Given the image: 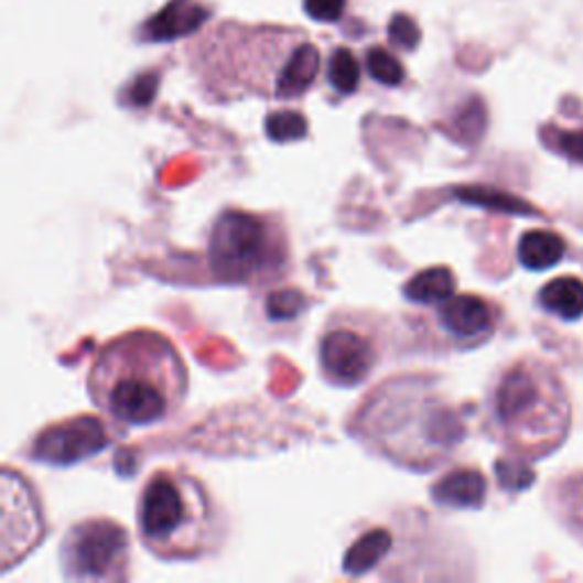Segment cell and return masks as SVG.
Returning <instances> with one entry per match:
<instances>
[{
  "mask_svg": "<svg viewBox=\"0 0 583 583\" xmlns=\"http://www.w3.org/2000/svg\"><path fill=\"white\" fill-rule=\"evenodd\" d=\"M89 395L110 420L153 427L169 420L185 401L187 367L164 335L130 331L94 356Z\"/></svg>",
  "mask_w": 583,
  "mask_h": 583,
  "instance_id": "cell-1",
  "label": "cell"
},
{
  "mask_svg": "<svg viewBox=\"0 0 583 583\" xmlns=\"http://www.w3.org/2000/svg\"><path fill=\"white\" fill-rule=\"evenodd\" d=\"M155 89H158V76L155 74L142 76L132 83V87L128 91V100L132 102V106H140V108L149 106L155 96Z\"/></svg>",
  "mask_w": 583,
  "mask_h": 583,
  "instance_id": "cell-26",
  "label": "cell"
},
{
  "mask_svg": "<svg viewBox=\"0 0 583 583\" xmlns=\"http://www.w3.org/2000/svg\"><path fill=\"white\" fill-rule=\"evenodd\" d=\"M264 130H267L269 140L277 142V144L296 142V140H303V137L307 134V121L299 112L279 110V112H271L267 117Z\"/></svg>",
  "mask_w": 583,
  "mask_h": 583,
  "instance_id": "cell-19",
  "label": "cell"
},
{
  "mask_svg": "<svg viewBox=\"0 0 583 583\" xmlns=\"http://www.w3.org/2000/svg\"><path fill=\"white\" fill-rule=\"evenodd\" d=\"M454 290H456V279L452 269L431 267L415 273V277L403 285V296L410 303L418 305H438L454 296Z\"/></svg>",
  "mask_w": 583,
  "mask_h": 583,
  "instance_id": "cell-14",
  "label": "cell"
},
{
  "mask_svg": "<svg viewBox=\"0 0 583 583\" xmlns=\"http://www.w3.org/2000/svg\"><path fill=\"white\" fill-rule=\"evenodd\" d=\"M208 264L217 281L262 285L285 277L290 239L271 215L226 210L208 235Z\"/></svg>",
  "mask_w": 583,
  "mask_h": 583,
  "instance_id": "cell-5",
  "label": "cell"
},
{
  "mask_svg": "<svg viewBox=\"0 0 583 583\" xmlns=\"http://www.w3.org/2000/svg\"><path fill=\"white\" fill-rule=\"evenodd\" d=\"M367 72H369V76L376 83H381L386 87H397L406 78L401 62L395 55H390L388 51H384V48H369V53H367Z\"/></svg>",
  "mask_w": 583,
  "mask_h": 583,
  "instance_id": "cell-20",
  "label": "cell"
},
{
  "mask_svg": "<svg viewBox=\"0 0 583 583\" xmlns=\"http://www.w3.org/2000/svg\"><path fill=\"white\" fill-rule=\"evenodd\" d=\"M347 0H303L305 14L320 23H335L342 19Z\"/></svg>",
  "mask_w": 583,
  "mask_h": 583,
  "instance_id": "cell-23",
  "label": "cell"
},
{
  "mask_svg": "<svg viewBox=\"0 0 583 583\" xmlns=\"http://www.w3.org/2000/svg\"><path fill=\"white\" fill-rule=\"evenodd\" d=\"M328 83L339 94H354L360 85V66L352 51L337 48L328 60Z\"/></svg>",
  "mask_w": 583,
  "mask_h": 583,
  "instance_id": "cell-18",
  "label": "cell"
},
{
  "mask_svg": "<svg viewBox=\"0 0 583 583\" xmlns=\"http://www.w3.org/2000/svg\"><path fill=\"white\" fill-rule=\"evenodd\" d=\"M540 305L568 322L583 317V281L574 277H561L547 283L540 292Z\"/></svg>",
  "mask_w": 583,
  "mask_h": 583,
  "instance_id": "cell-16",
  "label": "cell"
},
{
  "mask_svg": "<svg viewBox=\"0 0 583 583\" xmlns=\"http://www.w3.org/2000/svg\"><path fill=\"white\" fill-rule=\"evenodd\" d=\"M0 497H3V538H0L3 557H0V563L8 572L42 542L46 527L40 501L21 474H14L12 469L3 472Z\"/></svg>",
  "mask_w": 583,
  "mask_h": 583,
  "instance_id": "cell-9",
  "label": "cell"
},
{
  "mask_svg": "<svg viewBox=\"0 0 583 583\" xmlns=\"http://www.w3.org/2000/svg\"><path fill=\"white\" fill-rule=\"evenodd\" d=\"M433 501L450 508H478L486 501V478L476 469H456L433 486Z\"/></svg>",
  "mask_w": 583,
  "mask_h": 583,
  "instance_id": "cell-13",
  "label": "cell"
},
{
  "mask_svg": "<svg viewBox=\"0 0 583 583\" xmlns=\"http://www.w3.org/2000/svg\"><path fill=\"white\" fill-rule=\"evenodd\" d=\"M307 305V299L299 290H277L267 296L264 311L273 322H290L299 317Z\"/></svg>",
  "mask_w": 583,
  "mask_h": 583,
  "instance_id": "cell-21",
  "label": "cell"
},
{
  "mask_svg": "<svg viewBox=\"0 0 583 583\" xmlns=\"http://www.w3.org/2000/svg\"><path fill=\"white\" fill-rule=\"evenodd\" d=\"M497 472H499V482L512 490L527 488L533 482V472L522 463L501 461V463H497Z\"/></svg>",
  "mask_w": 583,
  "mask_h": 583,
  "instance_id": "cell-24",
  "label": "cell"
},
{
  "mask_svg": "<svg viewBox=\"0 0 583 583\" xmlns=\"http://www.w3.org/2000/svg\"><path fill=\"white\" fill-rule=\"evenodd\" d=\"M388 37L395 46L399 48H406V51H413L420 42V28L415 25V21L406 17V14H397L392 21H390V28H388Z\"/></svg>",
  "mask_w": 583,
  "mask_h": 583,
  "instance_id": "cell-22",
  "label": "cell"
},
{
  "mask_svg": "<svg viewBox=\"0 0 583 583\" xmlns=\"http://www.w3.org/2000/svg\"><path fill=\"white\" fill-rule=\"evenodd\" d=\"M493 415L501 433L518 447H552L561 442L568 427V406L552 381L538 365H512L495 388Z\"/></svg>",
  "mask_w": 583,
  "mask_h": 583,
  "instance_id": "cell-6",
  "label": "cell"
},
{
  "mask_svg": "<svg viewBox=\"0 0 583 583\" xmlns=\"http://www.w3.org/2000/svg\"><path fill=\"white\" fill-rule=\"evenodd\" d=\"M356 420L379 452L410 467L442 463L463 440L454 410L422 379L388 381L367 399Z\"/></svg>",
  "mask_w": 583,
  "mask_h": 583,
  "instance_id": "cell-3",
  "label": "cell"
},
{
  "mask_svg": "<svg viewBox=\"0 0 583 583\" xmlns=\"http://www.w3.org/2000/svg\"><path fill=\"white\" fill-rule=\"evenodd\" d=\"M565 253L563 237L552 230H529L522 235L518 258L531 271L554 267Z\"/></svg>",
  "mask_w": 583,
  "mask_h": 583,
  "instance_id": "cell-15",
  "label": "cell"
},
{
  "mask_svg": "<svg viewBox=\"0 0 583 583\" xmlns=\"http://www.w3.org/2000/svg\"><path fill=\"white\" fill-rule=\"evenodd\" d=\"M110 442L112 433L106 422L96 418H76L44 429L32 442L30 458L66 467L108 450Z\"/></svg>",
  "mask_w": 583,
  "mask_h": 583,
  "instance_id": "cell-10",
  "label": "cell"
},
{
  "mask_svg": "<svg viewBox=\"0 0 583 583\" xmlns=\"http://www.w3.org/2000/svg\"><path fill=\"white\" fill-rule=\"evenodd\" d=\"M137 527L164 561H192L219 542V512L208 490L181 469H158L137 499Z\"/></svg>",
  "mask_w": 583,
  "mask_h": 583,
  "instance_id": "cell-4",
  "label": "cell"
},
{
  "mask_svg": "<svg viewBox=\"0 0 583 583\" xmlns=\"http://www.w3.org/2000/svg\"><path fill=\"white\" fill-rule=\"evenodd\" d=\"M320 51L288 30H224L203 53V76L222 96L299 98L320 74Z\"/></svg>",
  "mask_w": 583,
  "mask_h": 583,
  "instance_id": "cell-2",
  "label": "cell"
},
{
  "mask_svg": "<svg viewBox=\"0 0 583 583\" xmlns=\"http://www.w3.org/2000/svg\"><path fill=\"white\" fill-rule=\"evenodd\" d=\"M390 547L392 540L386 529L367 531L358 542L352 544V550L345 557V570L354 576L365 574L367 570L376 568L384 561V557L390 552Z\"/></svg>",
  "mask_w": 583,
  "mask_h": 583,
  "instance_id": "cell-17",
  "label": "cell"
},
{
  "mask_svg": "<svg viewBox=\"0 0 583 583\" xmlns=\"http://www.w3.org/2000/svg\"><path fill=\"white\" fill-rule=\"evenodd\" d=\"M130 540L121 525L85 520L72 527L60 547V563L74 581H121L128 576Z\"/></svg>",
  "mask_w": 583,
  "mask_h": 583,
  "instance_id": "cell-8",
  "label": "cell"
},
{
  "mask_svg": "<svg viewBox=\"0 0 583 583\" xmlns=\"http://www.w3.org/2000/svg\"><path fill=\"white\" fill-rule=\"evenodd\" d=\"M205 19H208V10L198 6L196 0H171L144 25V34L151 42H171L201 28Z\"/></svg>",
  "mask_w": 583,
  "mask_h": 583,
  "instance_id": "cell-12",
  "label": "cell"
},
{
  "mask_svg": "<svg viewBox=\"0 0 583 583\" xmlns=\"http://www.w3.org/2000/svg\"><path fill=\"white\" fill-rule=\"evenodd\" d=\"M563 499H565V508L572 518V525L579 531H583V476L568 484Z\"/></svg>",
  "mask_w": 583,
  "mask_h": 583,
  "instance_id": "cell-25",
  "label": "cell"
},
{
  "mask_svg": "<svg viewBox=\"0 0 583 583\" xmlns=\"http://www.w3.org/2000/svg\"><path fill=\"white\" fill-rule=\"evenodd\" d=\"M554 149L563 155H568L570 160L583 162V130L576 132H559L557 140H554Z\"/></svg>",
  "mask_w": 583,
  "mask_h": 583,
  "instance_id": "cell-27",
  "label": "cell"
},
{
  "mask_svg": "<svg viewBox=\"0 0 583 583\" xmlns=\"http://www.w3.org/2000/svg\"><path fill=\"white\" fill-rule=\"evenodd\" d=\"M386 349V333L379 317L365 313L333 315L317 342L324 379L339 388L365 384L379 367Z\"/></svg>",
  "mask_w": 583,
  "mask_h": 583,
  "instance_id": "cell-7",
  "label": "cell"
},
{
  "mask_svg": "<svg viewBox=\"0 0 583 583\" xmlns=\"http://www.w3.org/2000/svg\"><path fill=\"white\" fill-rule=\"evenodd\" d=\"M435 324L456 345H476L495 331L497 311L482 296L456 294L438 303Z\"/></svg>",
  "mask_w": 583,
  "mask_h": 583,
  "instance_id": "cell-11",
  "label": "cell"
}]
</instances>
